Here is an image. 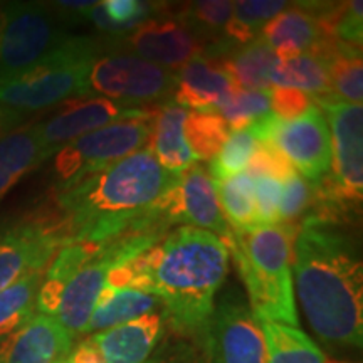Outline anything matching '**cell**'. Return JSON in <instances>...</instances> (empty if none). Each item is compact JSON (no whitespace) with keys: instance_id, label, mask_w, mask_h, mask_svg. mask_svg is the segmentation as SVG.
Masks as SVG:
<instances>
[{"instance_id":"1","label":"cell","mask_w":363,"mask_h":363,"mask_svg":"<svg viewBox=\"0 0 363 363\" xmlns=\"http://www.w3.org/2000/svg\"><path fill=\"white\" fill-rule=\"evenodd\" d=\"M177 177L147 147L59 190L52 212L62 246L110 239L162 212Z\"/></svg>"},{"instance_id":"2","label":"cell","mask_w":363,"mask_h":363,"mask_svg":"<svg viewBox=\"0 0 363 363\" xmlns=\"http://www.w3.org/2000/svg\"><path fill=\"white\" fill-rule=\"evenodd\" d=\"M296 291L311 330L338 348H362L363 264L338 225L305 220L293 246Z\"/></svg>"},{"instance_id":"3","label":"cell","mask_w":363,"mask_h":363,"mask_svg":"<svg viewBox=\"0 0 363 363\" xmlns=\"http://www.w3.org/2000/svg\"><path fill=\"white\" fill-rule=\"evenodd\" d=\"M148 291L160 299L177 328L203 333L224 283L229 252L208 230L182 225L142 252Z\"/></svg>"},{"instance_id":"4","label":"cell","mask_w":363,"mask_h":363,"mask_svg":"<svg viewBox=\"0 0 363 363\" xmlns=\"http://www.w3.org/2000/svg\"><path fill=\"white\" fill-rule=\"evenodd\" d=\"M294 238L296 233L283 225H259L234 230L233 244L227 247L246 284L249 310L259 323L299 328L291 274Z\"/></svg>"},{"instance_id":"5","label":"cell","mask_w":363,"mask_h":363,"mask_svg":"<svg viewBox=\"0 0 363 363\" xmlns=\"http://www.w3.org/2000/svg\"><path fill=\"white\" fill-rule=\"evenodd\" d=\"M99 44L69 35L39 65L16 78L0 81V108L24 115L88 96V79Z\"/></svg>"},{"instance_id":"6","label":"cell","mask_w":363,"mask_h":363,"mask_svg":"<svg viewBox=\"0 0 363 363\" xmlns=\"http://www.w3.org/2000/svg\"><path fill=\"white\" fill-rule=\"evenodd\" d=\"M155 115L157 111H153L142 118L116 121L59 150L54 160L57 190L69 189L103 167L147 148Z\"/></svg>"},{"instance_id":"7","label":"cell","mask_w":363,"mask_h":363,"mask_svg":"<svg viewBox=\"0 0 363 363\" xmlns=\"http://www.w3.org/2000/svg\"><path fill=\"white\" fill-rule=\"evenodd\" d=\"M67 38L48 7L24 2L4 6L0 9V81L29 71Z\"/></svg>"},{"instance_id":"8","label":"cell","mask_w":363,"mask_h":363,"mask_svg":"<svg viewBox=\"0 0 363 363\" xmlns=\"http://www.w3.org/2000/svg\"><path fill=\"white\" fill-rule=\"evenodd\" d=\"M175 72L130 52L115 51L98 56L93 62L88 79V94H99L101 98L130 106L165 101L174 98Z\"/></svg>"},{"instance_id":"9","label":"cell","mask_w":363,"mask_h":363,"mask_svg":"<svg viewBox=\"0 0 363 363\" xmlns=\"http://www.w3.org/2000/svg\"><path fill=\"white\" fill-rule=\"evenodd\" d=\"M331 131V167L328 177L347 201L362 203L363 194V108L333 94L313 96Z\"/></svg>"},{"instance_id":"10","label":"cell","mask_w":363,"mask_h":363,"mask_svg":"<svg viewBox=\"0 0 363 363\" xmlns=\"http://www.w3.org/2000/svg\"><path fill=\"white\" fill-rule=\"evenodd\" d=\"M59 249L61 234L49 211L0 224V291L29 272L48 269Z\"/></svg>"},{"instance_id":"11","label":"cell","mask_w":363,"mask_h":363,"mask_svg":"<svg viewBox=\"0 0 363 363\" xmlns=\"http://www.w3.org/2000/svg\"><path fill=\"white\" fill-rule=\"evenodd\" d=\"M203 333L208 363H269L261 323L238 293L220 299Z\"/></svg>"},{"instance_id":"12","label":"cell","mask_w":363,"mask_h":363,"mask_svg":"<svg viewBox=\"0 0 363 363\" xmlns=\"http://www.w3.org/2000/svg\"><path fill=\"white\" fill-rule=\"evenodd\" d=\"M160 211L172 224L185 222L217 235L225 249L233 244L234 229L222 212L217 199L214 180L206 167L194 163L177 177L175 185L163 195Z\"/></svg>"},{"instance_id":"13","label":"cell","mask_w":363,"mask_h":363,"mask_svg":"<svg viewBox=\"0 0 363 363\" xmlns=\"http://www.w3.org/2000/svg\"><path fill=\"white\" fill-rule=\"evenodd\" d=\"M157 111L153 106H130L108 98L69 99L62 103L54 116L38 125L45 158L91 131L104 128L121 120L142 118Z\"/></svg>"},{"instance_id":"14","label":"cell","mask_w":363,"mask_h":363,"mask_svg":"<svg viewBox=\"0 0 363 363\" xmlns=\"http://www.w3.org/2000/svg\"><path fill=\"white\" fill-rule=\"evenodd\" d=\"M116 51L130 52L167 69L179 71L192 59L203 56L206 43L177 19H150L123 38L118 39Z\"/></svg>"},{"instance_id":"15","label":"cell","mask_w":363,"mask_h":363,"mask_svg":"<svg viewBox=\"0 0 363 363\" xmlns=\"http://www.w3.org/2000/svg\"><path fill=\"white\" fill-rule=\"evenodd\" d=\"M274 143L294 170L318 182L328 175L331 167V138L323 111L311 104L301 116L283 121L276 131Z\"/></svg>"},{"instance_id":"16","label":"cell","mask_w":363,"mask_h":363,"mask_svg":"<svg viewBox=\"0 0 363 363\" xmlns=\"http://www.w3.org/2000/svg\"><path fill=\"white\" fill-rule=\"evenodd\" d=\"M72 350V337L56 318L34 315L0 342V363H61Z\"/></svg>"},{"instance_id":"17","label":"cell","mask_w":363,"mask_h":363,"mask_svg":"<svg viewBox=\"0 0 363 363\" xmlns=\"http://www.w3.org/2000/svg\"><path fill=\"white\" fill-rule=\"evenodd\" d=\"M174 103L194 111L216 113L235 89L219 62L199 56L175 72Z\"/></svg>"},{"instance_id":"18","label":"cell","mask_w":363,"mask_h":363,"mask_svg":"<svg viewBox=\"0 0 363 363\" xmlns=\"http://www.w3.org/2000/svg\"><path fill=\"white\" fill-rule=\"evenodd\" d=\"M261 38L272 49L278 61L293 59L301 54L316 56L331 39H326L318 24L315 13L306 4L286 7L262 27Z\"/></svg>"},{"instance_id":"19","label":"cell","mask_w":363,"mask_h":363,"mask_svg":"<svg viewBox=\"0 0 363 363\" xmlns=\"http://www.w3.org/2000/svg\"><path fill=\"white\" fill-rule=\"evenodd\" d=\"M162 333L163 316L148 313L128 323L91 335L89 338L99 348L106 363H145Z\"/></svg>"},{"instance_id":"20","label":"cell","mask_w":363,"mask_h":363,"mask_svg":"<svg viewBox=\"0 0 363 363\" xmlns=\"http://www.w3.org/2000/svg\"><path fill=\"white\" fill-rule=\"evenodd\" d=\"M189 111L174 101L163 103L153 120L148 148L165 170L182 174L194 165L195 157L185 140V120Z\"/></svg>"},{"instance_id":"21","label":"cell","mask_w":363,"mask_h":363,"mask_svg":"<svg viewBox=\"0 0 363 363\" xmlns=\"http://www.w3.org/2000/svg\"><path fill=\"white\" fill-rule=\"evenodd\" d=\"M212 59L219 62L235 89L267 91L272 88L271 72L278 57L261 35L249 44L230 45Z\"/></svg>"},{"instance_id":"22","label":"cell","mask_w":363,"mask_h":363,"mask_svg":"<svg viewBox=\"0 0 363 363\" xmlns=\"http://www.w3.org/2000/svg\"><path fill=\"white\" fill-rule=\"evenodd\" d=\"M160 305V299L155 294L143 291V289L130 288V286L126 288L103 286L84 333L96 335L128 323V321L148 315V313H155Z\"/></svg>"},{"instance_id":"23","label":"cell","mask_w":363,"mask_h":363,"mask_svg":"<svg viewBox=\"0 0 363 363\" xmlns=\"http://www.w3.org/2000/svg\"><path fill=\"white\" fill-rule=\"evenodd\" d=\"M45 160L38 125L11 130L0 136V201Z\"/></svg>"},{"instance_id":"24","label":"cell","mask_w":363,"mask_h":363,"mask_svg":"<svg viewBox=\"0 0 363 363\" xmlns=\"http://www.w3.org/2000/svg\"><path fill=\"white\" fill-rule=\"evenodd\" d=\"M328 62L331 94L347 103L362 104L363 62L362 48L331 40L318 54Z\"/></svg>"},{"instance_id":"25","label":"cell","mask_w":363,"mask_h":363,"mask_svg":"<svg viewBox=\"0 0 363 363\" xmlns=\"http://www.w3.org/2000/svg\"><path fill=\"white\" fill-rule=\"evenodd\" d=\"M271 86L299 89L311 98L331 94L328 62L313 54H301L293 59L278 61L271 72Z\"/></svg>"},{"instance_id":"26","label":"cell","mask_w":363,"mask_h":363,"mask_svg":"<svg viewBox=\"0 0 363 363\" xmlns=\"http://www.w3.org/2000/svg\"><path fill=\"white\" fill-rule=\"evenodd\" d=\"M269 363H328L323 352L296 326L283 323H261Z\"/></svg>"},{"instance_id":"27","label":"cell","mask_w":363,"mask_h":363,"mask_svg":"<svg viewBox=\"0 0 363 363\" xmlns=\"http://www.w3.org/2000/svg\"><path fill=\"white\" fill-rule=\"evenodd\" d=\"M45 269L33 271L0 291V342L34 316Z\"/></svg>"},{"instance_id":"28","label":"cell","mask_w":363,"mask_h":363,"mask_svg":"<svg viewBox=\"0 0 363 363\" xmlns=\"http://www.w3.org/2000/svg\"><path fill=\"white\" fill-rule=\"evenodd\" d=\"M214 187L224 217L234 230H251L259 227L252 177L240 172L229 179L214 180Z\"/></svg>"},{"instance_id":"29","label":"cell","mask_w":363,"mask_h":363,"mask_svg":"<svg viewBox=\"0 0 363 363\" xmlns=\"http://www.w3.org/2000/svg\"><path fill=\"white\" fill-rule=\"evenodd\" d=\"M288 7L284 0H239L234 2L233 16L227 22L222 39L233 45L252 43L262 27Z\"/></svg>"},{"instance_id":"30","label":"cell","mask_w":363,"mask_h":363,"mask_svg":"<svg viewBox=\"0 0 363 363\" xmlns=\"http://www.w3.org/2000/svg\"><path fill=\"white\" fill-rule=\"evenodd\" d=\"M230 130L217 113L192 111L185 120V140L195 160H214Z\"/></svg>"},{"instance_id":"31","label":"cell","mask_w":363,"mask_h":363,"mask_svg":"<svg viewBox=\"0 0 363 363\" xmlns=\"http://www.w3.org/2000/svg\"><path fill=\"white\" fill-rule=\"evenodd\" d=\"M225 121L230 131L246 130L252 121L271 113L269 89L244 91L234 89L233 94L216 111Z\"/></svg>"},{"instance_id":"32","label":"cell","mask_w":363,"mask_h":363,"mask_svg":"<svg viewBox=\"0 0 363 363\" xmlns=\"http://www.w3.org/2000/svg\"><path fill=\"white\" fill-rule=\"evenodd\" d=\"M234 2L229 0H199L189 4L180 12L179 19L189 27L199 39L211 35H224V29L233 16ZM224 40V39H222Z\"/></svg>"},{"instance_id":"33","label":"cell","mask_w":363,"mask_h":363,"mask_svg":"<svg viewBox=\"0 0 363 363\" xmlns=\"http://www.w3.org/2000/svg\"><path fill=\"white\" fill-rule=\"evenodd\" d=\"M256 138L249 133V130L230 131L225 143L222 145L220 152L217 153L214 160H211L212 180L229 179L246 172L247 163L251 160L254 148H256Z\"/></svg>"},{"instance_id":"34","label":"cell","mask_w":363,"mask_h":363,"mask_svg":"<svg viewBox=\"0 0 363 363\" xmlns=\"http://www.w3.org/2000/svg\"><path fill=\"white\" fill-rule=\"evenodd\" d=\"M311 202V182H306L301 175L294 174L283 185L279 207V224L298 234L301 222L305 219Z\"/></svg>"},{"instance_id":"35","label":"cell","mask_w":363,"mask_h":363,"mask_svg":"<svg viewBox=\"0 0 363 363\" xmlns=\"http://www.w3.org/2000/svg\"><path fill=\"white\" fill-rule=\"evenodd\" d=\"M246 174L254 180L261 177H271L284 184L296 174V170L274 142H257L251 160L247 163Z\"/></svg>"},{"instance_id":"36","label":"cell","mask_w":363,"mask_h":363,"mask_svg":"<svg viewBox=\"0 0 363 363\" xmlns=\"http://www.w3.org/2000/svg\"><path fill=\"white\" fill-rule=\"evenodd\" d=\"M283 184L271 177L254 180V197H256V214L259 225H278Z\"/></svg>"},{"instance_id":"37","label":"cell","mask_w":363,"mask_h":363,"mask_svg":"<svg viewBox=\"0 0 363 363\" xmlns=\"http://www.w3.org/2000/svg\"><path fill=\"white\" fill-rule=\"evenodd\" d=\"M271 113L281 121H291L311 106V96L293 88H271Z\"/></svg>"},{"instance_id":"38","label":"cell","mask_w":363,"mask_h":363,"mask_svg":"<svg viewBox=\"0 0 363 363\" xmlns=\"http://www.w3.org/2000/svg\"><path fill=\"white\" fill-rule=\"evenodd\" d=\"M67 358H69L71 363H106L101 352H99V348L93 343L91 338L84 340L78 347L72 348Z\"/></svg>"},{"instance_id":"39","label":"cell","mask_w":363,"mask_h":363,"mask_svg":"<svg viewBox=\"0 0 363 363\" xmlns=\"http://www.w3.org/2000/svg\"><path fill=\"white\" fill-rule=\"evenodd\" d=\"M93 0H81V2H69V0H62V2H56V7L59 12L66 13L69 19H86L88 21L91 9L94 7Z\"/></svg>"},{"instance_id":"40","label":"cell","mask_w":363,"mask_h":363,"mask_svg":"<svg viewBox=\"0 0 363 363\" xmlns=\"http://www.w3.org/2000/svg\"><path fill=\"white\" fill-rule=\"evenodd\" d=\"M61 363H71V362H69V358H66V360H62Z\"/></svg>"},{"instance_id":"41","label":"cell","mask_w":363,"mask_h":363,"mask_svg":"<svg viewBox=\"0 0 363 363\" xmlns=\"http://www.w3.org/2000/svg\"><path fill=\"white\" fill-rule=\"evenodd\" d=\"M328 363H342V362H328Z\"/></svg>"}]
</instances>
